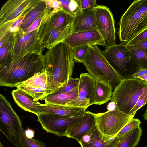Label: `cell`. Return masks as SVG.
<instances>
[{
    "label": "cell",
    "instance_id": "cell-1",
    "mask_svg": "<svg viewBox=\"0 0 147 147\" xmlns=\"http://www.w3.org/2000/svg\"><path fill=\"white\" fill-rule=\"evenodd\" d=\"M45 57L36 55L7 57L0 65V86L15 87L36 73L45 71Z\"/></svg>",
    "mask_w": 147,
    "mask_h": 147
},
{
    "label": "cell",
    "instance_id": "cell-2",
    "mask_svg": "<svg viewBox=\"0 0 147 147\" xmlns=\"http://www.w3.org/2000/svg\"><path fill=\"white\" fill-rule=\"evenodd\" d=\"M111 101L121 112L135 115L147 103V81L138 78L123 79L113 90Z\"/></svg>",
    "mask_w": 147,
    "mask_h": 147
},
{
    "label": "cell",
    "instance_id": "cell-3",
    "mask_svg": "<svg viewBox=\"0 0 147 147\" xmlns=\"http://www.w3.org/2000/svg\"><path fill=\"white\" fill-rule=\"evenodd\" d=\"M54 55L45 57V70L51 88L63 87L72 78L74 61L72 48L62 42L56 45Z\"/></svg>",
    "mask_w": 147,
    "mask_h": 147
},
{
    "label": "cell",
    "instance_id": "cell-4",
    "mask_svg": "<svg viewBox=\"0 0 147 147\" xmlns=\"http://www.w3.org/2000/svg\"><path fill=\"white\" fill-rule=\"evenodd\" d=\"M82 63L88 74L95 81L101 83L113 90L124 79L111 66L102 51L97 45L90 46Z\"/></svg>",
    "mask_w": 147,
    "mask_h": 147
},
{
    "label": "cell",
    "instance_id": "cell-5",
    "mask_svg": "<svg viewBox=\"0 0 147 147\" xmlns=\"http://www.w3.org/2000/svg\"><path fill=\"white\" fill-rule=\"evenodd\" d=\"M118 34L121 41L128 42L147 28V0L134 1L121 16Z\"/></svg>",
    "mask_w": 147,
    "mask_h": 147
},
{
    "label": "cell",
    "instance_id": "cell-6",
    "mask_svg": "<svg viewBox=\"0 0 147 147\" xmlns=\"http://www.w3.org/2000/svg\"><path fill=\"white\" fill-rule=\"evenodd\" d=\"M93 114L100 136L105 142L115 138L134 116L126 115L116 108L113 111Z\"/></svg>",
    "mask_w": 147,
    "mask_h": 147
},
{
    "label": "cell",
    "instance_id": "cell-7",
    "mask_svg": "<svg viewBox=\"0 0 147 147\" xmlns=\"http://www.w3.org/2000/svg\"><path fill=\"white\" fill-rule=\"evenodd\" d=\"M102 52L111 66L124 79L132 78L134 73L139 68L134 61L125 44L106 47Z\"/></svg>",
    "mask_w": 147,
    "mask_h": 147
},
{
    "label": "cell",
    "instance_id": "cell-8",
    "mask_svg": "<svg viewBox=\"0 0 147 147\" xmlns=\"http://www.w3.org/2000/svg\"><path fill=\"white\" fill-rule=\"evenodd\" d=\"M21 119L5 96L0 94V130L17 147L20 146Z\"/></svg>",
    "mask_w": 147,
    "mask_h": 147
},
{
    "label": "cell",
    "instance_id": "cell-9",
    "mask_svg": "<svg viewBox=\"0 0 147 147\" xmlns=\"http://www.w3.org/2000/svg\"><path fill=\"white\" fill-rule=\"evenodd\" d=\"M94 11L95 22L105 46L115 45L116 40L115 22L111 11L107 7L100 5L95 7Z\"/></svg>",
    "mask_w": 147,
    "mask_h": 147
},
{
    "label": "cell",
    "instance_id": "cell-10",
    "mask_svg": "<svg viewBox=\"0 0 147 147\" xmlns=\"http://www.w3.org/2000/svg\"><path fill=\"white\" fill-rule=\"evenodd\" d=\"M37 116L38 120L44 130L59 137L65 136L72 126L81 117L42 113Z\"/></svg>",
    "mask_w": 147,
    "mask_h": 147
},
{
    "label": "cell",
    "instance_id": "cell-11",
    "mask_svg": "<svg viewBox=\"0 0 147 147\" xmlns=\"http://www.w3.org/2000/svg\"><path fill=\"white\" fill-rule=\"evenodd\" d=\"M78 96L65 106L88 108L94 102V79L87 73H82L79 77Z\"/></svg>",
    "mask_w": 147,
    "mask_h": 147
},
{
    "label": "cell",
    "instance_id": "cell-12",
    "mask_svg": "<svg viewBox=\"0 0 147 147\" xmlns=\"http://www.w3.org/2000/svg\"><path fill=\"white\" fill-rule=\"evenodd\" d=\"M63 42L71 48L86 45L105 46L101 36L97 30H94L71 33Z\"/></svg>",
    "mask_w": 147,
    "mask_h": 147
},
{
    "label": "cell",
    "instance_id": "cell-13",
    "mask_svg": "<svg viewBox=\"0 0 147 147\" xmlns=\"http://www.w3.org/2000/svg\"><path fill=\"white\" fill-rule=\"evenodd\" d=\"M37 106L40 113L50 114L71 117H81L84 115L86 107H68L39 102Z\"/></svg>",
    "mask_w": 147,
    "mask_h": 147
},
{
    "label": "cell",
    "instance_id": "cell-14",
    "mask_svg": "<svg viewBox=\"0 0 147 147\" xmlns=\"http://www.w3.org/2000/svg\"><path fill=\"white\" fill-rule=\"evenodd\" d=\"M82 138L81 147H115L119 141L116 136L107 142L102 140L95 124Z\"/></svg>",
    "mask_w": 147,
    "mask_h": 147
},
{
    "label": "cell",
    "instance_id": "cell-15",
    "mask_svg": "<svg viewBox=\"0 0 147 147\" xmlns=\"http://www.w3.org/2000/svg\"><path fill=\"white\" fill-rule=\"evenodd\" d=\"M94 124L93 113L86 111L84 115L80 118L68 131L65 136L79 141L86 133Z\"/></svg>",
    "mask_w": 147,
    "mask_h": 147
},
{
    "label": "cell",
    "instance_id": "cell-16",
    "mask_svg": "<svg viewBox=\"0 0 147 147\" xmlns=\"http://www.w3.org/2000/svg\"><path fill=\"white\" fill-rule=\"evenodd\" d=\"M90 30H97L94 9L82 10L81 13L74 17L72 24L71 33Z\"/></svg>",
    "mask_w": 147,
    "mask_h": 147
},
{
    "label": "cell",
    "instance_id": "cell-17",
    "mask_svg": "<svg viewBox=\"0 0 147 147\" xmlns=\"http://www.w3.org/2000/svg\"><path fill=\"white\" fill-rule=\"evenodd\" d=\"M15 102L24 111L32 113L37 116L40 113L37 105L39 103L30 95L17 88L11 93Z\"/></svg>",
    "mask_w": 147,
    "mask_h": 147
},
{
    "label": "cell",
    "instance_id": "cell-18",
    "mask_svg": "<svg viewBox=\"0 0 147 147\" xmlns=\"http://www.w3.org/2000/svg\"><path fill=\"white\" fill-rule=\"evenodd\" d=\"M78 87L67 92L50 94L44 100L45 103L65 106L69 102L76 100L78 96Z\"/></svg>",
    "mask_w": 147,
    "mask_h": 147
},
{
    "label": "cell",
    "instance_id": "cell-19",
    "mask_svg": "<svg viewBox=\"0 0 147 147\" xmlns=\"http://www.w3.org/2000/svg\"><path fill=\"white\" fill-rule=\"evenodd\" d=\"M93 105H100L111 100L113 89L108 86L95 81L94 84Z\"/></svg>",
    "mask_w": 147,
    "mask_h": 147
},
{
    "label": "cell",
    "instance_id": "cell-20",
    "mask_svg": "<svg viewBox=\"0 0 147 147\" xmlns=\"http://www.w3.org/2000/svg\"><path fill=\"white\" fill-rule=\"evenodd\" d=\"M142 130L137 127L123 136L118 137L119 141L115 147H135L140 139Z\"/></svg>",
    "mask_w": 147,
    "mask_h": 147
},
{
    "label": "cell",
    "instance_id": "cell-21",
    "mask_svg": "<svg viewBox=\"0 0 147 147\" xmlns=\"http://www.w3.org/2000/svg\"><path fill=\"white\" fill-rule=\"evenodd\" d=\"M20 84H24L32 87L40 88L47 90H56L51 88L49 81L46 71L36 73L26 81Z\"/></svg>",
    "mask_w": 147,
    "mask_h": 147
},
{
    "label": "cell",
    "instance_id": "cell-22",
    "mask_svg": "<svg viewBox=\"0 0 147 147\" xmlns=\"http://www.w3.org/2000/svg\"><path fill=\"white\" fill-rule=\"evenodd\" d=\"M15 87L30 95L36 101L43 100L55 91L46 90L22 84H19L16 85Z\"/></svg>",
    "mask_w": 147,
    "mask_h": 147
},
{
    "label": "cell",
    "instance_id": "cell-23",
    "mask_svg": "<svg viewBox=\"0 0 147 147\" xmlns=\"http://www.w3.org/2000/svg\"><path fill=\"white\" fill-rule=\"evenodd\" d=\"M126 47L138 67L147 70V52L132 46L126 45Z\"/></svg>",
    "mask_w": 147,
    "mask_h": 147
},
{
    "label": "cell",
    "instance_id": "cell-24",
    "mask_svg": "<svg viewBox=\"0 0 147 147\" xmlns=\"http://www.w3.org/2000/svg\"><path fill=\"white\" fill-rule=\"evenodd\" d=\"M62 9L68 13L75 17L81 13L80 0H61Z\"/></svg>",
    "mask_w": 147,
    "mask_h": 147
},
{
    "label": "cell",
    "instance_id": "cell-25",
    "mask_svg": "<svg viewBox=\"0 0 147 147\" xmlns=\"http://www.w3.org/2000/svg\"><path fill=\"white\" fill-rule=\"evenodd\" d=\"M21 147H46L42 141L35 138H29L25 134V130L22 127L20 133Z\"/></svg>",
    "mask_w": 147,
    "mask_h": 147
},
{
    "label": "cell",
    "instance_id": "cell-26",
    "mask_svg": "<svg viewBox=\"0 0 147 147\" xmlns=\"http://www.w3.org/2000/svg\"><path fill=\"white\" fill-rule=\"evenodd\" d=\"M90 46L86 45L72 48L74 61L76 63H82L88 52Z\"/></svg>",
    "mask_w": 147,
    "mask_h": 147
},
{
    "label": "cell",
    "instance_id": "cell-27",
    "mask_svg": "<svg viewBox=\"0 0 147 147\" xmlns=\"http://www.w3.org/2000/svg\"><path fill=\"white\" fill-rule=\"evenodd\" d=\"M79 80V78H71L69 79L66 85L57 89L53 93H65L73 90L78 87Z\"/></svg>",
    "mask_w": 147,
    "mask_h": 147
},
{
    "label": "cell",
    "instance_id": "cell-28",
    "mask_svg": "<svg viewBox=\"0 0 147 147\" xmlns=\"http://www.w3.org/2000/svg\"><path fill=\"white\" fill-rule=\"evenodd\" d=\"M141 123L138 119L133 118L123 128L116 136L119 138L123 136L133 129L140 126Z\"/></svg>",
    "mask_w": 147,
    "mask_h": 147
},
{
    "label": "cell",
    "instance_id": "cell-29",
    "mask_svg": "<svg viewBox=\"0 0 147 147\" xmlns=\"http://www.w3.org/2000/svg\"><path fill=\"white\" fill-rule=\"evenodd\" d=\"M147 39V28L132 39L125 44L126 46H133Z\"/></svg>",
    "mask_w": 147,
    "mask_h": 147
},
{
    "label": "cell",
    "instance_id": "cell-30",
    "mask_svg": "<svg viewBox=\"0 0 147 147\" xmlns=\"http://www.w3.org/2000/svg\"><path fill=\"white\" fill-rule=\"evenodd\" d=\"M82 10L93 9L98 5L96 0H80Z\"/></svg>",
    "mask_w": 147,
    "mask_h": 147
},
{
    "label": "cell",
    "instance_id": "cell-31",
    "mask_svg": "<svg viewBox=\"0 0 147 147\" xmlns=\"http://www.w3.org/2000/svg\"><path fill=\"white\" fill-rule=\"evenodd\" d=\"M147 74V70L142 68L136 69L132 76V78H137L140 76Z\"/></svg>",
    "mask_w": 147,
    "mask_h": 147
},
{
    "label": "cell",
    "instance_id": "cell-32",
    "mask_svg": "<svg viewBox=\"0 0 147 147\" xmlns=\"http://www.w3.org/2000/svg\"><path fill=\"white\" fill-rule=\"evenodd\" d=\"M132 46L135 48L140 49L147 52V39Z\"/></svg>",
    "mask_w": 147,
    "mask_h": 147
},
{
    "label": "cell",
    "instance_id": "cell-33",
    "mask_svg": "<svg viewBox=\"0 0 147 147\" xmlns=\"http://www.w3.org/2000/svg\"><path fill=\"white\" fill-rule=\"evenodd\" d=\"M40 21V20L39 18L36 20L30 26L27 32H30L36 29L38 26Z\"/></svg>",
    "mask_w": 147,
    "mask_h": 147
},
{
    "label": "cell",
    "instance_id": "cell-34",
    "mask_svg": "<svg viewBox=\"0 0 147 147\" xmlns=\"http://www.w3.org/2000/svg\"><path fill=\"white\" fill-rule=\"evenodd\" d=\"M116 108L115 103L113 101L110 102L107 105V109L108 111L114 110Z\"/></svg>",
    "mask_w": 147,
    "mask_h": 147
},
{
    "label": "cell",
    "instance_id": "cell-35",
    "mask_svg": "<svg viewBox=\"0 0 147 147\" xmlns=\"http://www.w3.org/2000/svg\"><path fill=\"white\" fill-rule=\"evenodd\" d=\"M26 136L29 138H32L34 137V132L32 130L28 129L25 130Z\"/></svg>",
    "mask_w": 147,
    "mask_h": 147
},
{
    "label": "cell",
    "instance_id": "cell-36",
    "mask_svg": "<svg viewBox=\"0 0 147 147\" xmlns=\"http://www.w3.org/2000/svg\"><path fill=\"white\" fill-rule=\"evenodd\" d=\"M24 17V16H22L16 20L13 24V27L14 28H18L20 24Z\"/></svg>",
    "mask_w": 147,
    "mask_h": 147
},
{
    "label": "cell",
    "instance_id": "cell-37",
    "mask_svg": "<svg viewBox=\"0 0 147 147\" xmlns=\"http://www.w3.org/2000/svg\"><path fill=\"white\" fill-rule=\"evenodd\" d=\"M30 37V34H27L24 36L21 39V42L22 43L28 41L29 40Z\"/></svg>",
    "mask_w": 147,
    "mask_h": 147
},
{
    "label": "cell",
    "instance_id": "cell-38",
    "mask_svg": "<svg viewBox=\"0 0 147 147\" xmlns=\"http://www.w3.org/2000/svg\"><path fill=\"white\" fill-rule=\"evenodd\" d=\"M137 78L147 81V74L138 76Z\"/></svg>",
    "mask_w": 147,
    "mask_h": 147
},
{
    "label": "cell",
    "instance_id": "cell-39",
    "mask_svg": "<svg viewBox=\"0 0 147 147\" xmlns=\"http://www.w3.org/2000/svg\"><path fill=\"white\" fill-rule=\"evenodd\" d=\"M18 30V28H14L13 27H11L10 28V30L12 32H16Z\"/></svg>",
    "mask_w": 147,
    "mask_h": 147
},
{
    "label": "cell",
    "instance_id": "cell-40",
    "mask_svg": "<svg viewBox=\"0 0 147 147\" xmlns=\"http://www.w3.org/2000/svg\"><path fill=\"white\" fill-rule=\"evenodd\" d=\"M143 117L144 119L147 121V108L144 113L143 115Z\"/></svg>",
    "mask_w": 147,
    "mask_h": 147
},
{
    "label": "cell",
    "instance_id": "cell-41",
    "mask_svg": "<svg viewBox=\"0 0 147 147\" xmlns=\"http://www.w3.org/2000/svg\"><path fill=\"white\" fill-rule=\"evenodd\" d=\"M0 147H3V146L1 144V142H0Z\"/></svg>",
    "mask_w": 147,
    "mask_h": 147
},
{
    "label": "cell",
    "instance_id": "cell-42",
    "mask_svg": "<svg viewBox=\"0 0 147 147\" xmlns=\"http://www.w3.org/2000/svg\"></svg>",
    "mask_w": 147,
    "mask_h": 147
}]
</instances>
